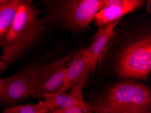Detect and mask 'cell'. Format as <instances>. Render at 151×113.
I'll list each match as a JSON object with an SVG mask.
<instances>
[{"instance_id":"5bb4252c","label":"cell","mask_w":151,"mask_h":113,"mask_svg":"<svg viewBox=\"0 0 151 113\" xmlns=\"http://www.w3.org/2000/svg\"><path fill=\"white\" fill-rule=\"evenodd\" d=\"M7 64L5 63V62H4L2 60H0V73L1 72H3L4 70H6L7 68Z\"/></svg>"},{"instance_id":"ba28073f","label":"cell","mask_w":151,"mask_h":113,"mask_svg":"<svg viewBox=\"0 0 151 113\" xmlns=\"http://www.w3.org/2000/svg\"><path fill=\"white\" fill-rule=\"evenodd\" d=\"M104 6L96 14V26L102 27L120 20L123 16L139 8L143 4L140 0H104Z\"/></svg>"},{"instance_id":"30bf717a","label":"cell","mask_w":151,"mask_h":113,"mask_svg":"<svg viewBox=\"0 0 151 113\" xmlns=\"http://www.w3.org/2000/svg\"><path fill=\"white\" fill-rule=\"evenodd\" d=\"M45 99L44 107L50 112L57 108L67 109L73 107H80L88 109V104L83 100H79L71 94H67L66 92H58L55 94H45L43 95Z\"/></svg>"},{"instance_id":"7c38bea8","label":"cell","mask_w":151,"mask_h":113,"mask_svg":"<svg viewBox=\"0 0 151 113\" xmlns=\"http://www.w3.org/2000/svg\"><path fill=\"white\" fill-rule=\"evenodd\" d=\"M4 113H48L44 107L43 101L33 104L14 106L6 108Z\"/></svg>"},{"instance_id":"7a4b0ae2","label":"cell","mask_w":151,"mask_h":113,"mask_svg":"<svg viewBox=\"0 0 151 113\" xmlns=\"http://www.w3.org/2000/svg\"><path fill=\"white\" fill-rule=\"evenodd\" d=\"M93 113H151L150 90L131 82L113 86L95 104L88 105Z\"/></svg>"},{"instance_id":"8fae6325","label":"cell","mask_w":151,"mask_h":113,"mask_svg":"<svg viewBox=\"0 0 151 113\" xmlns=\"http://www.w3.org/2000/svg\"><path fill=\"white\" fill-rule=\"evenodd\" d=\"M22 1L10 0L0 6V45H2Z\"/></svg>"},{"instance_id":"8992f818","label":"cell","mask_w":151,"mask_h":113,"mask_svg":"<svg viewBox=\"0 0 151 113\" xmlns=\"http://www.w3.org/2000/svg\"><path fill=\"white\" fill-rule=\"evenodd\" d=\"M32 78L31 66L12 76L0 79V100L12 103L29 96Z\"/></svg>"},{"instance_id":"3957f363","label":"cell","mask_w":151,"mask_h":113,"mask_svg":"<svg viewBox=\"0 0 151 113\" xmlns=\"http://www.w3.org/2000/svg\"><path fill=\"white\" fill-rule=\"evenodd\" d=\"M71 60V54H68L50 63L31 66L29 96L41 99L43 94L60 91Z\"/></svg>"},{"instance_id":"277c9868","label":"cell","mask_w":151,"mask_h":113,"mask_svg":"<svg viewBox=\"0 0 151 113\" xmlns=\"http://www.w3.org/2000/svg\"><path fill=\"white\" fill-rule=\"evenodd\" d=\"M151 71V39L145 36L128 45L117 63L118 74L124 77L146 79Z\"/></svg>"},{"instance_id":"4fadbf2b","label":"cell","mask_w":151,"mask_h":113,"mask_svg":"<svg viewBox=\"0 0 151 113\" xmlns=\"http://www.w3.org/2000/svg\"><path fill=\"white\" fill-rule=\"evenodd\" d=\"M48 113H93L91 112L87 108H83L80 107H73L67 109H61V108H57L54 109Z\"/></svg>"},{"instance_id":"5b68a950","label":"cell","mask_w":151,"mask_h":113,"mask_svg":"<svg viewBox=\"0 0 151 113\" xmlns=\"http://www.w3.org/2000/svg\"><path fill=\"white\" fill-rule=\"evenodd\" d=\"M52 14L72 29L87 28L102 8L104 0H67L57 1Z\"/></svg>"},{"instance_id":"9c48e42d","label":"cell","mask_w":151,"mask_h":113,"mask_svg":"<svg viewBox=\"0 0 151 113\" xmlns=\"http://www.w3.org/2000/svg\"><path fill=\"white\" fill-rule=\"evenodd\" d=\"M120 20L110 23L109 24L100 27L97 33L93 37V41L91 44L87 48L89 59H90L91 68L94 71L96 68L98 61L106 49L107 45L112 38L115 35V27Z\"/></svg>"},{"instance_id":"52a82bcc","label":"cell","mask_w":151,"mask_h":113,"mask_svg":"<svg viewBox=\"0 0 151 113\" xmlns=\"http://www.w3.org/2000/svg\"><path fill=\"white\" fill-rule=\"evenodd\" d=\"M91 69L86 49L75 52L67 68L63 86L60 92H66L75 86L83 87Z\"/></svg>"},{"instance_id":"6da1fadb","label":"cell","mask_w":151,"mask_h":113,"mask_svg":"<svg viewBox=\"0 0 151 113\" xmlns=\"http://www.w3.org/2000/svg\"><path fill=\"white\" fill-rule=\"evenodd\" d=\"M31 1H22L3 43L1 60L8 65L20 57L42 34L44 23Z\"/></svg>"}]
</instances>
